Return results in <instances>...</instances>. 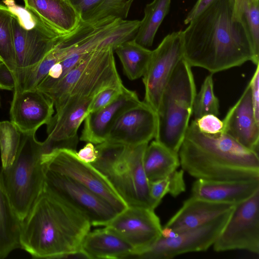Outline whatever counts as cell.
Returning <instances> with one entry per match:
<instances>
[{
  "label": "cell",
  "mask_w": 259,
  "mask_h": 259,
  "mask_svg": "<svg viewBox=\"0 0 259 259\" xmlns=\"http://www.w3.org/2000/svg\"><path fill=\"white\" fill-rule=\"evenodd\" d=\"M234 0H217L182 31L183 59L211 73L253 64V54L243 26L233 15Z\"/></svg>",
  "instance_id": "cell-1"
},
{
  "label": "cell",
  "mask_w": 259,
  "mask_h": 259,
  "mask_svg": "<svg viewBox=\"0 0 259 259\" xmlns=\"http://www.w3.org/2000/svg\"><path fill=\"white\" fill-rule=\"evenodd\" d=\"M90 221L45 190L22 221L20 248L33 258H62L80 250Z\"/></svg>",
  "instance_id": "cell-2"
},
{
  "label": "cell",
  "mask_w": 259,
  "mask_h": 259,
  "mask_svg": "<svg viewBox=\"0 0 259 259\" xmlns=\"http://www.w3.org/2000/svg\"><path fill=\"white\" fill-rule=\"evenodd\" d=\"M178 155L182 169L196 179H259L258 153L224 132L209 135L201 132L194 120L189 123Z\"/></svg>",
  "instance_id": "cell-3"
},
{
  "label": "cell",
  "mask_w": 259,
  "mask_h": 259,
  "mask_svg": "<svg viewBox=\"0 0 259 259\" xmlns=\"http://www.w3.org/2000/svg\"><path fill=\"white\" fill-rule=\"evenodd\" d=\"M148 143L127 146L105 141L97 144V159L90 163L109 181L128 206H157L149 194V182L143 164Z\"/></svg>",
  "instance_id": "cell-4"
},
{
  "label": "cell",
  "mask_w": 259,
  "mask_h": 259,
  "mask_svg": "<svg viewBox=\"0 0 259 259\" xmlns=\"http://www.w3.org/2000/svg\"><path fill=\"white\" fill-rule=\"evenodd\" d=\"M114 48L95 51L44 93L53 102L56 113L108 88L124 86L117 72ZM43 93V92H42Z\"/></svg>",
  "instance_id": "cell-5"
},
{
  "label": "cell",
  "mask_w": 259,
  "mask_h": 259,
  "mask_svg": "<svg viewBox=\"0 0 259 259\" xmlns=\"http://www.w3.org/2000/svg\"><path fill=\"white\" fill-rule=\"evenodd\" d=\"M196 89L191 66L183 59L176 65L156 112L155 140L178 153L193 114Z\"/></svg>",
  "instance_id": "cell-6"
},
{
  "label": "cell",
  "mask_w": 259,
  "mask_h": 259,
  "mask_svg": "<svg viewBox=\"0 0 259 259\" xmlns=\"http://www.w3.org/2000/svg\"><path fill=\"white\" fill-rule=\"evenodd\" d=\"M44 143L35 133H23L14 159L9 167H2L4 186L10 203L21 222L44 191L45 173L41 158Z\"/></svg>",
  "instance_id": "cell-7"
},
{
  "label": "cell",
  "mask_w": 259,
  "mask_h": 259,
  "mask_svg": "<svg viewBox=\"0 0 259 259\" xmlns=\"http://www.w3.org/2000/svg\"><path fill=\"white\" fill-rule=\"evenodd\" d=\"M76 151L62 148L43 154L44 168L66 176L100 196L119 212L127 206L107 179L91 164L81 160Z\"/></svg>",
  "instance_id": "cell-8"
},
{
  "label": "cell",
  "mask_w": 259,
  "mask_h": 259,
  "mask_svg": "<svg viewBox=\"0 0 259 259\" xmlns=\"http://www.w3.org/2000/svg\"><path fill=\"white\" fill-rule=\"evenodd\" d=\"M44 189L81 213L91 225L105 226L118 213L103 198L75 181L44 168Z\"/></svg>",
  "instance_id": "cell-9"
},
{
  "label": "cell",
  "mask_w": 259,
  "mask_h": 259,
  "mask_svg": "<svg viewBox=\"0 0 259 259\" xmlns=\"http://www.w3.org/2000/svg\"><path fill=\"white\" fill-rule=\"evenodd\" d=\"M234 209L199 227L175 233L174 237L161 236L148 250L134 258L169 259L188 252L207 250L221 234Z\"/></svg>",
  "instance_id": "cell-10"
},
{
  "label": "cell",
  "mask_w": 259,
  "mask_h": 259,
  "mask_svg": "<svg viewBox=\"0 0 259 259\" xmlns=\"http://www.w3.org/2000/svg\"><path fill=\"white\" fill-rule=\"evenodd\" d=\"M212 246L217 252L243 250L258 254L259 190L236 205Z\"/></svg>",
  "instance_id": "cell-11"
},
{
  "label": "cell",
  "mask_w": 259,
  "mask_h": 259,
  "mask_svg": "<svg viewBox=\"0 0 259 259\" xmlns=\"http://www.w3.org/2000/svg\"><path fill=\"white\" fill-rule=\"evenodd\" d=\"M183 58L182 31L167 34L152 52L143 76L144 102L156 112L162 94L176 65Z\"/></svg>",
  "instance_id": "cell-12"
},
{
  "label": "cell",
  "mask_w": 259,
  "mask_h": 259,
  "mask_svg": "<svg viewBox=\"0 0 259 259\" xmlns=\"http://www.w3.org/2000/svg\"><path fill=\"white\" fill-rule=\"evenodd\" d=\"M105 227L133 246L134 252L127 258L148 250L161 237L162 229L154 209L137 206H127Z\"/></svg>",
  "instance_id": "cell-13"
},
{
  "label": "cell",
  "mask_w": 259,
  "mask_h": 259,
  "mask_svg": "<svg viewBox=\"0 0 259 259\" xmlns=\"http://www.w3.org/2000/svg\"><path fill=\"white\" fill-rule=\"evenodd\" d=\"M34 16V24L25 27L14 14L13 26L16 60V84L18 78L40 62L64 34Z\"/></svg>",
  "instance_id": "cell-14"
},
{
  "label": "cell",
  "mask_w": 259,
  "mask_h": 259,
  "mask_svg": "<svg viewBox=\"0 0 259 259\" xmlns=\"http://www.w3.org/2000/svg\"><path fill=\"white\" fill-rule=\"evenodd\" d=\"M156 127V112L141 101L118 117L105 141L134 146L148 143L154 138Z\"/></svg>",
  "instance_id": "cell-15"
},
{
  "label": "cell",
  "mask_w": 259,
  "mask_h": 259,
  "mask_svg": "<svg viewBox=\"0 0 259 259\" xmlns=\"http://www.w3.org/2000/svg\"><path fill=\"white\" fill-rule=\"evenodd\" d=\"M10 110V121L23 133H36L47 125L54 113L52 100L38 90L13 91Z\"/></svg>",
  "instance_id": "cell-16"
},
{
  "label": "cell",
  "mask_w": 259,
  "mask_h": 259,
  "mask_svg": "<svg viewBox=\"0 0 259 259\" xmlns=\"http://www.w3.org/2000/svg\"><path fill=\"white\" fill-rule=\"evenodd\" d=\"M223 122V132L246 148L258 153L259 122L254 116L249 84Z\"/></svg>",
  "instance_id": "cell-17"
},
{
  "label": "cell",
  "mask_w": 259,
  "mask_h": 259,
  "mask_svg": "<svg viewBox=\"0 0 259 259\" xmlns=\"http://www.w3.org/2000/svg\"><path fill=\"white\" fill-rule=\"evenodd\" d=\"M140 102L136 92L125 87L121 94L111 103L88 114L84 120L80 140L96 145L105 142L111 127L118 117Z\"/></svg>",
  "instance_id": "cell-18"
},
{
  "label": "cell",
  "mask_w": 259,
  "mask_h": 259,
  "mask_svg": "<svg viewBox=\"0 0 259 259\" xmlns=\"http://www.w3.org/2000/svg\"><path fill=\"white\" fill-rule=\"evenodd\" d=\"M235 206L192 195L163 227L174 233L193 229L234 209Z\"/></svg>",
  "instance_id": "cell-19"
},
{
  "label": "cell",
  "mask_w": 259,
  "mask_h": 259,
  "mask_svg": "<svg viewBox=\"0 0 259 259\" xmlns=\"http://www.w3.org/2000/svg\"><path fill=\"white\" fill-rule=\"evenodd\" d=\"M192 195L220 203L237 205L259 190V179L235 181H212L196 179Z\"/></svg>",
  "instance_id": "cell-20"
},
{
  "label": "cell",
  "mask_w": 259,
  "mask_h": 259,
  "mask_svg": "<svg viewBox=\"0 0 259 259\" xmlns=\"http://www.w3.org/2000/svg\"><path fill=\"white\" fill-rule=\"evenodd\" d=\"M25 8L61 34L79 24L78 14L69 0H24Z\"/></svg>",
  "instance_id": "cell-21"
},
{
  "label": "cell",
  "mask_w": 259,
  "mask_h": 259,
  "mask_svg": "<svg viewBox=\"0 0 259 259\" xmlns=\"http://www.w3.org/2000/svg\"><path fill=\"white\" fill-rule=\"evenodd\" d=\"M80 250L87 258H127L134 252L132 245L106 227L90 231Z\"/></svg>",
  "instance_id": "cell-22"
},
{
  "label": "cell",
  "mask_w": 259,
  "mask_h": 259,
  "mask_svg": "<svg viewBox=\"0 0 259 259\" xmlns=\"http://www.w3.org/2000/svg\"><path fill=\"white\" fill-rule=\"evenodd\" d=\"M21 222L6 192L0 166V259L7 257L12 251L20 248Z\"/></svg>",
  "instance_id": "cell-23"
},
{
  "label": "cell",
  "mask_w": 259,
  "mask_h": 259,
  "mask_svg": "<svg viewBox=\"0 0 259 259\" xmlns=\"http://www.w3.org/2000/svg\"><path fill=\"white\" fill-rule=\"evenodd\" d=\"M143 164L149 182L162 179L180 166L178 153L174 152L156 140L146 147Z\"/></svg>",
  "instance_id": "cell-24"
},
{
  "label": "cell",
  "mask_w": 259,
  "mask_h": 259,
  "mask_svg": "<svg viewBox=\"0 0 259 259\" xmlns=\"http://www.w3.org/2000/svg\"><path fill=\"white\" fill-rule=\"evenodd\" d=\"M80 21L89 22L108 17L125 19L134 0H69Z\"/></svg>",
  "instance_id": "cell-25"
},
{
  "label": "cell",
  "mask_w": 259,
  "mask_h": 259,
  "mask_svg": "<svg viewBox=\"0 0 259 259\" xmlns=\"http://www.w3.org/2000/svg\"><path fill=\"white\" fill-rule=\"evenodd\" d=\"M114 51L121 62L124 74L130 80L137 79L143 76L152 51L139 45L134 38L120 44Z\"/></svg>",
  "instance_id": "cell-26"
},
{
  "label": "cell",
  "mask_w": 259,
  "mask_h": 259,
  "mask_svg": "<svg viewBox=\"0 0 259 259\" xmlns=\"http://www.w3.org/2000/svg\"><path fill=\"white\" fill-rule=\"evenodd\" d=\"M233 15L243 27L254 59L259 63V0H234Z\"/></svg>",
  "instance_id": "cell-27"
},
{
  "label": "cell",
  "mask_w": 259,
  "mask_h": 259,
  "mask_svg": "<svg viewBox=\"0 0 259 259\" xmlns=\"http://www.w3.org/2000/svg\"><path fill=\"white\" fill-rule=\"evenodd\" d=\"M171 0H153L146 5L144 16L140 21L134 39L142 46L148 48L153 42L155 34L168 13Z\"/></svg>",
  "instance_id": "cell-28"
},
{
  "label": "cell",
  "mask_w": 259,
  "mask_h": 259,
  "mask_svg": "<svg viewBox=\"0 0 259 259\" xmlns=\"http://www.w3.org/2000/svg\"><path fill=\"white\" fill-rule=\"evenodd\" d=\"M13 18L12 11L5 4L0 3V62L5 63L14 73L16 77Z\"/></svg>",
  "instance_id": "cell-29"
},
{
  "label": "cell",
  "mask_w": 259,
  "mask_h": 259,
  "mask_svg": "<svg viewBox=\"0 0 259 259\" xmlns=\"http://www.w3.org/2000/svg\"><path fill=\"white\" fill-rule=\"evenodd\" d=\"M184 172L177 169L162 179L149 182L150 196L157 206L167 194L175 197L185 191Z\"/></svg>",
  "instance_id": "cell-30"
},
{
  "label": "cell",
  "mask_w": 259,
  "mask_h": 259,
  "mask_svg": "<svg viewBox=\"0 0 259 259\" xmlns=\"http://www.w3.org/2000/svg\"><path fill=\"white\" fill-rule=\"evenodd\" d=\"M22 132L11 121L0 122L1 167L7 168L12 163L18 150Z\"/></svg>",
  "instance_id": "cell-31"
},
{
  "label": "cell",
  "mask_w": 259,
  "mask_h": 259,
  "mask_svg": "<svg viewBox=\"0 0 259 259\" xmlns=\"http://www.w3.org/2000/svg\"><path fill=\"white\" fill-rule=\"evenodd\" d=\"M193 114L194 120L206 114H219V101L214 94L212 74L205 78L199 93L195 95Z\"/></svg>",
  "instance_id": "cell-32"
},
{
  "label": "cell",
  "mask_w": 259,
  "mask_h": 259,
  "mask_svg": "<svg viewBox=\"0 0 259 259\" xmlns=\"http://www.w3.org/2000/svg\"><path fill=\"white\" fill-rule=\"evenodd\" d=\"M124 86L122 88H108L99 93L91 102L89 113L98 111L113 102L122 92Z\"/></svg>",
  "instance_id": "cell-33"
},
{
  "label": "cell",
  "mask_w": 259,
  "mask_h": 259,
  "mask_svg": "<svg viewBox=\"0 0 259 259\" xmlns=\"http://www.w3.org/2000/svg\"><path fill=\"white\" fill-rule=\"evenodd\" d=\"M194 121L198 129L205 134L215 135L223 132V120L214 114H206Z\"/></svg>",
  "instance_id": "cell-34"
},
{
  "label": "cell",
  "mask_w": 259,
  "mask_h": 259,
  "mask_svg": "<svg viewBox=\"0 0 259 259\" xmlns=\"http://www.w3.org/2000/svg\"><path fill=\"white\" fill-rule=\"evenodd\" d=\"M256 69L249 82L251 90V100L255 117L259 122V65Z\"/></svg>",
  "instance_id": "cell-35"
},
{
  "label": "cell",
  "mask_w": 259,
  "mask_h": 259,
  "mask_svg": "<svg viewBox=\"0 0 259 259\" xmlns=\"http://www.w3.org/2000/svg\"><path fill=\"white\" fill-rule=\"evenodd\" d=\"M16 87L14 73L5 63L0 62V89L14 91Z\"/></svg>",
  "instance_id": "cell-36"
},
{
  "label": "cell",
  "mask_w": 259,
  "mask_h": 259,
  "mask_svg": "<svg viewBox=\"0 0 259 259\" xmlns=\"http://www.w3.org/2000/svg\"><path fill=\"white\" fill-rule=\"evenodd\" d=\"M94 144L88 142L78 152H76L77 157L82 161L92 163L97 159V151Z\"/></svg>",
  "instance_id": "cell-37"
},
{
  "label": "cell",
  "mask_w": 259,
  "mask_h": 259,
  "mask_svg": "<svg viewBox=\"0 0 259 259\" xmlns=\"http://www.w3.org/2000/svg\"><path fill=\"white\" fill-rule=\"evenodd\" d=\"M217 0H198L188 14L184 23L188 24L191 21L198 16Z\"/></svg>",
  "instance_id": "cell-38"
}]
</instances>
